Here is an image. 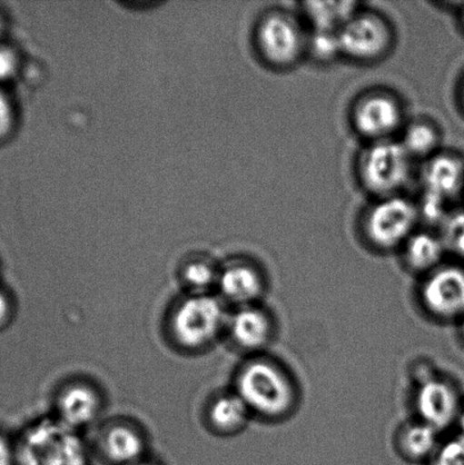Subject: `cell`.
<instances>
[{"mask_svg":"<svg viewBox=\"0 0 464 465\" xmlns=\"http://www.w3.org/2000/svg\"><path fill=\"white\" fill-rule=\"evenodd\" d=\"M229 317L220 296L189 294L175 304L168 326L175 344L194 352L215 343Z\"/></svg>","mask_w":464,"mask_h":465,"instance_id":"3","label":"cell"},{"mask_svg":"<svg viewBox=\"0 0 464 465\" xmlns=\"http://www.w3.org/2000/svg\"><path fill=\"white\" fill-rule=\"evenodd\" d=\"M456 427H458L459 435H461L464 437V403H463V407L461 409V412H460V414H459Z\"/></svg>","mask_w":464,"mask_h":465,"instance_id":"29","label":"cell"},{"mask_svg":"<svg viewBox=\"0 0 464 465\" xmlns=\"http://www.w3.org/2000/svg\"><path fill=\"white\" fill-rule=\"evenodd\" d=\"M429 465H464V437L458 434L442 441Z\"/></svg>","mask_w":464,"mask_h":465,"instance_id":"24","label":"cell"},{"mask_svg":"<svg viewBox=\"0 0 464 465\" xmlns=\"http://www.w3.org/2000/svg\"><path fill=\"white\" fill-rule=\"evenodd\" d=\"M420 221V209L411 200L402 195L377 199L363 217V235L372 248L380 251L402 248L417 232Z\"/></svg>","mask_w":464,"mask_h":465,"instance_id":"7","label":"cell"},{"mask_svg":"<svg viewBox=\"0 0 464 465\" xmlns=\"http://www.w3.org/2000/svg\"><path fill=\"white\" fill-rule=\"evenodd\" d=\"M420 300L427 312L439 321H461L464 317V267L442 264L425 276Z\"/></svg>","mask_w":464,"mask_h":465,"instance_id":"10","label":"cell"},{"mask_svg":"<svg viewBox=\"0 0 464 465\" xmlns=\"http://www.w3.org/2000/svg\"><path fill=\"white\" fill-rule=\"evenodd\" d=\"M422 197L418 209L420 220H447L449 204L464 193V161L452 153H438L425 161L420 172Z\"/></svg>","mask_w":464,"mask_h":465,"instance_id":"5","label":"cell"},{"mask_svg":"<svg viewBox=\"0 0 464 465\" xmlns=\"http://www.w3.org/2000/svg\"><path fill=\"white\" fill-rule=\"evenodd\" d=\"M2 32H3V25H2V22H0V35H2Z\"/></svg>","mask_w":464,"mask_h":465,"instance_id":"34","label":"cell"},{"mask_svg":"<svg viewBox=\"0 0 464 465\" xmlns=\"http://www.w3.org/2000/svg\"><path fill=\"white\" fill-rule=\"evenodd\" d=\"M104 408V400L94 386L84 381L71 382L59 391L56 418L77 431L93 425Z\"/></svg>","mask_w":464,"mask_h":465,"instance_id":"12","label":"cell"},{"mask_svg":"<svg viewBox=\"0 0 464 465\" xmlns=\"http://www.w3.org/2000/svg\"><path fill=\"white\" fill-rule=\"evenodd\" d=\"M16 448V465H91L80 432L56 417L41 419L27 428Z\"/></svg>","mask_w":464,"mask_h":465,"instance_id":"2","label":"cell"},{"mask_svg":"<svg viewBox=\"0 0 464 465\" xmlns=\"http://www.w3.org/2000/svg\"><path fill=\"white\" fill-rule=\"evenodd\" d=\"M402 250L404 262L409 269L425 276L442 266L447 252L442 237L426 231L413 232Z\"/></svg>","mask_w":464,"mask_h":465,"instance_id":"16","label":"cell"},{"mask_svg":"<svg viewBox=\"0 0 464 465\" xmlns=\"http://www.w3.org/2000/svg\"><path fill=\"white\" fill-rule=\"evenodd\" d=\"M15 124V112L8 94L0 86V141L6 139Z\"/></svg>","mask_w":464,"mask_h":465,"instance_id":"25","label":"cell"},{"mask_svg":"<svg viewBox=\"0 0 464 465\" xmlns=\"http://www.w3.org/2000/svg\"><path fill=\"white\" fill-rule=\"evenodd\" d=\"M460 20H461L462 29L464 30V7L462 8V11H461Z\"/></svg>","mask_w":464,"mask_h":465,"instance_id":"32","label":"cell"},{"mask_svg":"<svg viewBox=\"0 0 464 465\" xmlns=\"http://www.w3.org/2000/svg\"><path fill=\"white\" fill-rule=\"evenodd\" d=\"M234 391L252 414L266 420L289 417L298 404V387L280 363L253 357L239 369Z\"/></svg>","mask_w":464,"mask_h":465,"instance_id":"1","label":"cell"},{"mask_svg":"<svg viewBox=\"0 0 464 465\" xmlns=\"http://www.w3.org/2000/svg\"><path fill=\"white\" fill-rule=\"evenodd\" d=\"M351 123L354 131L370 143L392 140L403 130L404 111L401 103L386 91L362 94L353 104Z\"/></svg>","mask_w":464,"mask_h":465,"instance_id":"9","label":"cell"},{"mask_svg":"<svg viewBox=\"0 0 464 465\" xmlns=\"http://www.w3.org/2000/svg\"><path fill=\"white\" fill-rule=\"evenodd\" d=\"M400 143H402L413 161L417 158L427 161L439 153V130L429 121H415L404 127Z\"/></svg>","mask_w":464,"mask_h":465,"instance_id":"20","label":"cell"},{"mask_svg":"<svg viewBox=\"0 0 464 465\" xmlns=\"http://www.w3.org/2000/svg\"><path fill=\"white\" fill-rule=\"evenodd\" d=\"M440 237L447 251L464 262V211L449 213Z\"/></svg>","mask_w":464,"mask_h":465,"instance_id":"23","label":"cell"},{"mask_svg":"<svg viewBox=\"0 0 464 465\" xmlns=\"http://www.w3.org/2000/svg\"><path fill=\"white\" fill-rule=\"evenodd\" d=\"M252 412L235 391L218 395L209 405V426L218 434L233 435L244 430Z\"/></svg>","mask_w":464,"mask_h":465,"instance_id":"17","label":"cell"},{"mask_svg":"<svg viewBox=\"0 0 464 465\" xmlns=\"http://www.w3.org/2000/svg\"><path fill=\"white\" fill-rule=\"evenodd\" d=\"M460 334L464 341V317L460 321Z\"/></svg>","mask_w":464,"mask_h":465,"instance_id":"31","label":"cell"},{"mask_svg":"<svg viewBox=\"0 0 464 465\" xmlns=\"http://www.w3.org/2000/svg\"><path fill=\"white\" fill-rule=\"evenodd\" d=\"M413 159L400 140L370 143L359 154L358 179L377 199L394 197L411 179Z\"/></svg>","mask_w":464,"mask_h":465,"instance_id":"4","label":"cell"},{"mask_svg":"<svg viewBox=\"0 0 464 465\" xmlns=\"http://www.w3.org/2000/svg\"><path fill=\"white\" fill-rule=\"evenodd\" d=\"M342 56L357 63H375L384 58L393 45V31L383 16L359 9L339 32Z\"/></svg>","mask_w":464,"mask_h":465,"instance_id":"8","label":"cell"},{"mask_svg":"<svg viewBox=\"0 0 464 465\" xmlns=\"http://www.w3.org/2000/svg\"><path fill=\"white\" fill-rule=\"evenodd\" d=\"M220 271L204 260H194L182 269L181 278L190 294H211L216 290Z\"/></svg>","mask_w":464,"mask_h":465,"instance_id":"21","label":"cell"},{"mask_svg":"<svg viewBox=\"0 0 464 465\" xmlns=\"http://www.w3.org/2000/svg\"><path fill=\"white\" fill-rule=\"evenodd\" d=\"M99 449L109 465H131L145 459L147 443L139 428L131 423L116 422L104 428Z\"/></svg>","mask_w":464,"mask_h":465,"instance_id":"15","label":"cell"},{"mask_svg":"<svg viewBox=\"0 0 464 465\" xmlns=\"http://www.w3.org/2000/svg\"><path fill=\"white\" fill-rule=\"evenodd\" d=\"M461 100H462V104H463V107H464V82H463L462 90H461Z\"/></svg>","mask_w":464,"mask_h":465,"instance_id":"33","label":"cell"},{"mask_svg":"<svg viewBox=\"0 0 464 465\" xmlns=\"http://www.w3.org/2000/svg\"><path fill=\"white\" fill-rule=\"evenodd\" d=\"M439 435V431L420 420L409 423L398 437L400 453L410 461H429L442 443Z\"/></svg>","mask_w":464,"mask_h":465,"instance_id":"19","label":"cell"},{"mask_svg":"<svg viewBox=\"0 0 464 465\" xmlns=\"http://www.w3.org/2000/svg\"><path fill=\"white\" fill-rule=\"evenodd\" d=\"M307 54L321 64H329L342 56L339 34L309 31Z\"/></svg>","mask_w":464,"mask_h":465,"instance_id":"22","label":"cell"},{"mask_svg":"<svg viewBox=\"0 0 464 465\" xmlns=\"http://www.w3.org/2000/svg\"><path fill=\"white\" fill-rule=\"evenodd\" d=\"M308 35L309 31L294 14L275 9L258 23L257 49L267 65L286 70L306 56Z\"/></svg>","mask_w":464,"mask_h":465,"instance_id":"6","label":"cell"},{"mask_svg":"<svg viewBox=\"0 0 464 465\" xmlns=\"http://www.w3.org/2000/svg\"><path fill=\"white\" fill-rule=\"evenodd\" d=\"M463 403L458 387L442 377H426L416 391L418 420L433 427L440 434L457 426Z\"/></svg>","mask_w":464,"mask_h":465,"instance_id":"11","label":"cell"},{"mask_svg":"<svg viewBox=\"0 0 464 465\" xmlns=\"http://www.w3.org/2000/svg\"><path fill=\"white\" fill-rule=\"evenodd\" d=\"M0 465H16V448L0 436Z\"/></svg>","mask_w":464,"mask_h":465,"instance_id":"27","label":"cell"},{"mask_svg":"<svg viewBox=\"0 0 464 465\" xmlns=\"http://www.w3.org/2000/svg\"><path fill=\"white\" fill-rule=\"evenodd\" d=\"M131 465H161V464H159L157 462H153V461H152V460L145 458L143 460H141V461L136 462L134 464H131Z\"/></svg>","mask_w":464,"mask_h":465,"instance_id":"30","label":"cell"},{"mask_svg":"<svg viewBox=\"0 0 464 465\" xmlns=\"http://www.w3.org/2000/svg\"><path fill=\"white\" fill-rule=\"evenodd\" d=\"M18 56L12 47L0 44V84L7 82L16 74Z\"/></svg>","mask_w":464,"mask_h":465,"instance_id":"26","label":"cell"},{"mask_svg":"<svg viewBox=\"0 0 464 465\" xmlns=\"http://www.w3.org/2000/svg\"><path fill=\"white\" fill-rule=\"evenodd\" d=\"M359 9L354 2H311L303 4L302 14L309 31L339 34Z\"/></svg>","mask_w":464,"mask_h":465,"instance_id":"18","label":"cell"},{"mask_svg":"<svg viewBox=\"0 0 464 465\" xmlns=\"http://www.w3.org/2000/svg\"><path fill=\"white\" fill-rule=\"evenodd\" d=\"M226 330L233 343L249 353H258L270 345L274 325L270 313L258 304L235 308L230 314Z\"/></svg>","mask_w":464,"mask_h":465,"instance_id":"13","label":"cell"},{"mask_svg":"<svg viewBox=\"0 0 464 465\" xmlns=\"http://www.w3.org/2000/svg\"><path fill=\"white\" fill-rule=\"evenodd\" d=\"M218 296L235 308L257 304L265 292V280L259 269L248 262H233L221 269Z\"/></svg>","mask_w":464,"mask_h":465,"instance_id":"14","label":"cell"},{"mask_svg":"<svg viewBox=\"0 0 464 465\" xmlns=\"http://www.w3.org/2000/svg\"><path fill=\"white\" fill-rule=\"evenodd\" d=\"M13 317V303L6 292L0 290V330L6 327Z\"/></svg>","mask_w":464,"mask_h":465,"instance_id":"28","label":"cell"}]
</instances>
